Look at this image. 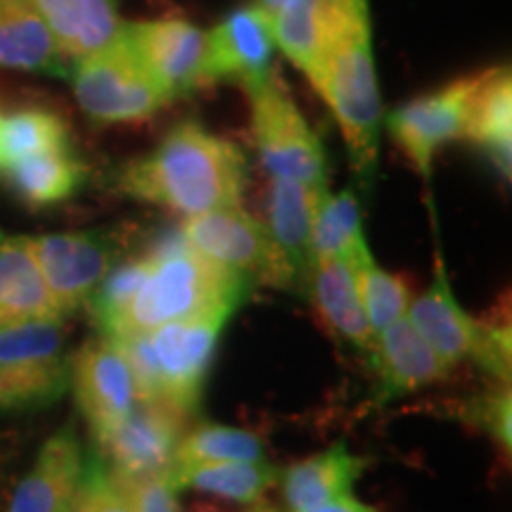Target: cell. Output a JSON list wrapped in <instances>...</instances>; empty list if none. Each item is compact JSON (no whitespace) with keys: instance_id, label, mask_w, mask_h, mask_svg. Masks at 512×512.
<instances>
[{"instance_id":"cell-36","label":"cell","mask_w":512,"mask_h":512,"mask_svg":"<svg viewBox=\"0 0 512 512\" xmlns=\"http://www.w3.org/2000/svg\"><path fill=\"white\" fill-rule=\"evenodd\" d=\"M290 3H292V0H252V3H249V5H252L254 10H259L261 15L268 19V22H273L275 15H278V12L283 10L285 5H290Z\"/></svg>"},{"instance_id":"cell-16","label":"cell","mask_w":512,"mask_h":512,"mask_svg":"<svg viewBox=\"0 0 512 512\" xmlns=\"http://www.w3.org/2000/svg\"><path fill=\"white\" fill-rule=\"evenodd\" d=\"M273 27L252 5L240 8L223 19L219 27L207 31L202 83L238 81L245 86L271 72Z\"/></svg>"},{"instance_id":"cell-17","label":"cell","mask_w":512,"mask_h":512,"mask_svg":"<svg viewBox=\"0 0 512 512\" xmlns=\"http://www.w3.org/2000/svg\"><path fill=\"white\" fill-rule=\"evenodd\" d=\"M368 358L377 377L375 399L380 403L444 382L451 373V366L422 339L406 316L375 337Z\"/></svg>"},{"instance_id":"cell-11","label":"cell","mask_w":512,"mask_h":512,"mask_svg":"<svg viewBox=\"0 0 512 512\" xmlns=\"http://www.w3.org/2000/svg\"><path fill=\"white\" fill-rule=\"evenodd\" d=\"M484 72L446 83L439 91L420 95L387 117L389 136L422 176H430L441 145L463 138L467 107Z\"/></svg>"},{"instance_id":"cell-28","label":"cell","mask_w":512,"mask_h":512,"mask_svg":"<svg viewBox=\"0 0 512 512\" xmlns=\"http://www.w3.org/2000/svg\"><path fill=\"white\" fill-rule=\"evenodd\" d=\"M275 48L311 83L318 74L320 41H323V0H292L271 22Z\"/></svg>"},{"instance_id":"cell-29","label":"cell","mask_w":512,"mask_h":512,"mask_svg":"<svg viewBox=\"0 0 512 512\" xmlns=\"http://www.w3.org/2000/svg\"><path fill=\"white\" fill-rule=\"evenodd\" d=\"M67 147V126L53 112L22 110L0 119V169Z\"/></svg>"},{"instance_id":"cell-12","label":"cell","mask_w":512,"mask_h":512,"mask_svg":"<svg viewBox=\"0 0 512 512\" xmlns=\"http://www.w3.org/2000/svg\"><path fill=\"white\" fill-rule=\"evenodd\" d=\"M181 235L190 249L216 266L242 275L252 285L273 287L275 261L266 226L240 204L183 219Z\"/></svg>"},{"instance_id":"cell-31","label":"cell","mask_w":512,"mask_h":512,"mask_svg":"<svg viewBox=\"0 0 512 512\" xmlns=\"http://www.w3.org/2000/svg\"><path fill=\"white\" fill-rule=\"evenodd\" d=\"M349 268L354 273L358 297H361L363 311H366L375 337L406 316L408 306H411V292H408V285L403 283L399 275L384 271L373 254L356 261Z\"/></svg>"},{"instance_id":"cell-39","label":"cell","mask_w":512,"mask_h":512,"mask_svg":"<svg viewBox=\"0 0 512 512\" xmlns=\"http://www.w3.org/2000/svg\"><path fill=\"white\" fill-rule=\"evenodd\" d=\"M0 119H3V117H0Z\"/></svg>"},{"instance_id":"cell-20","label":"cell","mask_w":512,"mask_h":512,"mask_svg":"<svg viewBox=\"0 0 512 512\" xmlns=\"http://www.w3.org/2000/svg\"><path fill=\"white\" fill-rule=\"evenodd\" d=\"M368 460L349 451L347 441L339 439L325 451L297 460L280 470V489L290 512H306L354 491L356 479L363 475Z\"/></svg>"},{"instance_id":"cell-4","label":"cell","mask_w":512,"mask_h":512,"mask_svg":"<svg viewBox=\"0 0 512 512\" xmlns=\"http://www.w3.org/2000/svg\"><path fill=\"white\" fill-rule=\"evenodd\" d=\"M233 313L219 309L150 332L112 337L136 382L138 401L162 403L183 418L195 415L219 337Z\"/></svg>"},{"instance_id":"cell-23","label":"cell","mask_w":512,"mask_h":512,"mask_svg":"<svg viewBox=\"0 0 512 512\" xmlns=\"http://www.w3.org/2000/svg\"><path fill=\"white\" fill-rule=\"evenodd\" d=\"M463 138L489 155L510 176L512 157V76L508 67L486 69L467 107Z\"/></svg>"},{"instance_id":"cell-14","label":"cell","mask_w":512,"mask_h":512,"mask_svg":"<svg viewBox=\"0 0 512 512\" xmlns=\"http://www.w3.org/2000/svg\"><path fill=\"white\" fill-rule=\"evenodd\" d=\"M330 188H309L304 183L273 178L268 192L266 233L273 247L275 283L278 290L306 294L313 266L311 230L320 197Z\"/></svg>"},{"instance_id":"cell-6","label":"cell","mask_w":512,"mask_h":512,"mask_svg":"<svg viewBox=\"0 0 512 512\" xmlns=\"http://www.w3.org/2000/svg\"><path fill=\"white\" fill-rule=\"evenodd\" d=\"M406 318L448 366L472 358L491 382L510 384V323L508 320H477L453 294L446 264L439 249L434 252V278L430 290L408 306Z\"/></svg>"},{"instance_id":"cell-34","label":"cell","mask_w":512,"mask_h":512,"mask_svg":"<svg viewBox=\"0 0 512 512\" xmlns=\"http://www.w3.org/2000/svg\"><path fill=\"white\" fill-rule=\"evenodd\" d=\"M114 479H117L121 494H124L131 512H181V508H178V491L171 486L166 475H114Z\"/></svg>"},{"instance_id":"cell-26","label":"cell","mask_w":512,"mask_h":512,"mask_svg":"<svg viewBox=\"0 0 512 512\" xmlns=\"http://www.w3.org/2000/svg\"><path fill=\"white\" fill-rule=\"evenodd\" d=\"M313 261L316 259H339L347 266L366 259L370 252L366 233H363L361 204L356 192L347 188L337 195L328 190L320 197L311 230Z\"/></svg>"},{"instance_id":"cell-21","label":"cell","mask_w":512,"mask_h":512,"mask_svg":"<svg viewBox=\"0 0 512 512\" xmlns=\"http://www.w3.org/2000/svg\"><path fill=\"white\" fill-rule=\"evenodd\" d=\"M306 294L316 306L320 320L328 325L332 335L349 347L370 354L375 347V332L363 311L358 297L354 273L339 259H316L311 266Z\"/></svg>"},{"instance_id":"cell-2","label":"cell","mask_w":512,"mask_h":512,"mask_svg":"<svg viewBox=\"0 0 512 512\" xmlns=\"http://www.w3.org/2000/svg\"><path fill=\"white\" fill-rule=\"evenodd\" d=\"M311 86L335 114L358 181L370 185L380 157L384 117L370 0H323V41Z\"/></svg>"},{"instance_id":"cell-13","label":"cell","mask_w":512,"mask_h":512,"mask_svg":"<svg viewBox=\"0 0 512 512\" xmlns=\"http://www.w3.org/2000/svg\"><path fill=\"white\" fill-rule=\"evenodd\" d=\"M188 418L169 406L138 401L124 420L93 441V448L117 477L166 475L174 465Z\"/></svg>"},{"instance_id":"cell-32","label":"cell","mask_w":512,"mask_h":512,"mask_svg":"<svg viewBox=\"0 0 512 512\" xmlns=\"http://www.w3.org/2000/svg\"><path fill=\"white\" fill-rule=\"evenodd\" d=\"M74 512H131L110 465L95 448L86 453Z\"/></svg>"},{"instance_id":"cell-35","label":"cell","mask_w":512,"mask_h":512,"mask_svg":"<svg viewBox=\"0 0 512 512\" xmlns=\"http://www.w3.org/2000/svg\"><path fill=\"white\" fill-rule=\"evenodd\" d=\"M306 512H375L373 505L361 503L358 498H354V494L337 498V501H330L325 505H318V508L306 510Z\"/></svg>"},{"instance_id":"cell-8","label":"cell","mask_w":512,"mask_h":512,"mask_svg":"<svg viewBox=\"0 0 512 512\" xmlns=\"http://www.w3.org/2000/svg\"><path fill=\"white\" fill-rule=\"evenodd\" d=\"M69 76L81 110L105 124L145 121L174 102V95L133 53L126 38L102 53L76 60Z\"/></svg>"},{"instance_id":"cell-15","label":"cell","mask_w":512,"mask_h":512,"mask_svg":"<svg viewBox=\"0 0 512 512\" xmlns=\"http://www.w3.org/2000/svg\"><path fill=\"white\" fill-rule=\"evenodd\" d=\"M124 38L157 81L176 98L204 88L207 31L183 17H159L126 22Z\"/></svg>"},{"instance_id":"cell-18","label":"cell","mask_w":512,"mask_h":512,"mask_svg":"<svg viewBox=\"0 0 512 512\" xmlns=\"http://www.w3.org/2000/svg\"><path fill=\"white\" fill-rule=\"evenodd\" d=\"M83 451L74 425L57 430L12 494L8 512H74L76 494H79Z\"/></svg>"},{"instance_id":"cell-22","label":"cell","mask_w":512,"mask_h":512,"mask_svg":"<svg viewBox=\"0 0 512 512\" xmlns=\"http://www.w3.org/2000/svg\"><path fill=\"white\" fill-rule=\"evenodd\" d=\"M0 67L69 74V64L31 0H0Z\"/></svg>"},{"instance_id":"cell-7","label":"cell","mask_w":512,"mask_h":512,"mask_svg":"<svg viewBox=\"0 0 512 512\" xmlns=\"http://www.w3.org/2000/svg\"><path fill=\"white\" fill-rule=\"evenodd\" d=\"M69 389L62 318L0 328V415L53 406Z\"/></svg>"},{"instance_id":"cell-25","label":"cell","mask_w":512,"mask_h":512,"mask_svg":"<svg viewBox=\"0 0 512 512\" xmlns=\"http://www.w3.org/2000/svg\"><path fill=\"white\" fill-rule=\"evenodd\" d=\"M174 489L200 491L226 498L233 503H256L266 496L273 484H278L280 467L264 460H219V463L174 465L166 472Z\"/></svg>"},{"instance_id":"cell-37","label":"cell","mask_w":512,"mask_h":512,"mask_svg":"<svg viewBox=\"0 0 512 512\" xmlns=\"http://www.w3.org/2000/svg\"><path fill=\"white\" fill-rule=\"evenodd\" d=\"M185 512H240V510H230L226 505H216V503H192Z\"/></svg>"},{"instance_id":"cell-19","label":"cell","mask_w":512,"mask_h":512,"mask_svg":"<svg viewBox=\"0 0 512 512\" xmlns=\"http://www.w3.org/2000/svg\"><path fill=\"white\" fill-rule=\"evenodd\" d=\"M64 57L83 60L124 41L114 0H31Z\"/></svg>"},{"instance_id":"cell-38","label":"cell","mask_w":512,"mask_h":512,"mask_svg":"<svg viewBox=\"0 0 512 512\" xmlns=\"http://www.w3.org/2000/svg\"><path fill=\"white\" fill-rule=\"evenodd\" d=\"M0 240H3V235H0Z\"/></svg>"},{"instance_id":"cell-27","label":"cell","mask_w":512,"mask_h":512,"mask_svg":"<svg viewBox=\"0 0 512 512\" xmlns=\"http://www.w3.org/2000/svg\"><path fill=\"white\" fill-rule=\"evenodd\" d=\"M3 176L10 188L31 207H46L72 197L81 188L86 169L67 147L50 150L5 166Z\"/></svg>"},{"instance_id":"cell-30","label":"cell","mask_w":512,"mask_h":512,"mask_svg":"<svg viewBox=\"0 0 512 512\" xmlns=\"http://www.w3.org/2000/svg\"><path fill=\"white\" fill-rule=\"evenodd\" d=\"M219 460H264V444L254 432L242 427L200 422L183 434L174 465L219 463Z\"/></svg>"},{"instance_id":"cell-5","label":"cell","mask_w":512,"mask_h":512,"mask_svg":"<svg viewBox=\"0 0 512 512\" xmlns=\"http://www.w3.org/2000/svg\"><path fill=\"white\" fill-rule=\"evenodd\" d=\"M249 126L266 174L280 181L328 188V157L278 72L245 83Z\"/></svg>"},{"instance_id":"cell-33","label":"cell","mask_w":512,"mask_h":512,"mask_svg":"<svg viewBox=\"0 0 512 512\" xmlns=\"http://www.w3.org/2000/svg\"><path fill=\"white\" fill-rule=\"evenodd\" d=\"M510 408H512L510 384H503V382H491V387L484 389L479 396H472L465 408V420L489 434L505 456H510V448H512Z\"/></svg>"},{"instance_id":"cell-9","label":"cell","mask_w":512,"mask_h":512,"mask_svg":"<svg viewBox=\"0 0 512 512\" xmlns=\"http://www.w3.org/2000/svg\"><path fill=\"white\" fill-rule=\"evenodd\" d=\"M29 249L62 318L86 306L114 266V247L100 230L38 235Z\"/></svg>"},{"instance_id":"cell-10","label":"cell","mask_w":512,"mask_h":512,"mask_svg":"<svg viewBox=\"0 0 512 512\" xmlns=\"http://www.w3.org/2000/svg\"><path fill=\"white\" fill-rule=\"evenodd\" d=\"M69 389L91 427L93 441L112 432L138 403L126 358L107 335L88 339L69 356Z\"/></svg>"},{"instance_id":"cell-24","label":"cell","mask_w":512,"mask_h":512,"mask_svg":"<svg viewBox=\"0 0 512 512\" xmlns=\"http://www.w3.org/2000/svg\"><path fill=\"white\" fill-rule=\"evenodd\" d=\"M62 318L29 249V238L0 240V328Z\"/></svg>"},{"instance_id":"cell-1","label":"cell","mask_w":512,"mask_h":512,"mask_svg":"<svg viewBox=\"0 0 512 512\" xmlns=\"http://www.w3.org/2000/svg\"><path fill=\"white\" fill-rule=\"evenodd\" d=\"M247 162L240 147L214 136L197 121H183L159 140L155 150L119 169L121 195L164 207L183 219L240 204Z\"/></svg>"},{"instance_id":"cell-3","label":"cell","mask_w":512,"mask_h":512,"mask_svg":"<svg viewBox=\"0 0 512 512\" xmlns=\"http://www.w3.org/2000/svg\"><path fill=\"white\" fill-rule=\"evenodd\" d=\"M147 268L136 292L100 335L121 337L150 332L159 325L230 309L238 311L252 283L204 259L183 240L181 228L147 249Z\"/></svg>"}]
</instances>
